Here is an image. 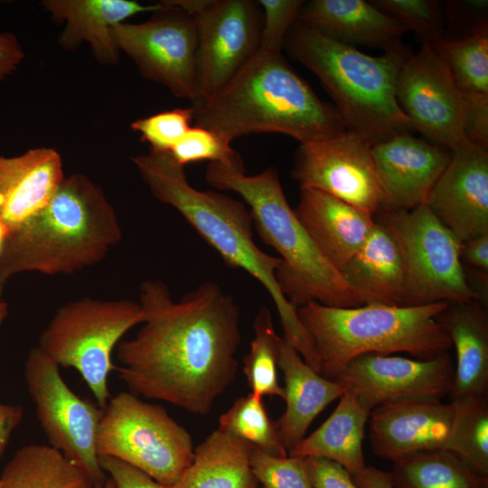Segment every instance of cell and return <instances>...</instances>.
Here are the masks:
<instances>
[{"label": "cell", "instance_id": "6da1fadb", "mask_svg": "<svg viewBox=\"0 0 488 488\" xmlns=\"http://www.w3.org/2000/svg\"><path fill=\"white\" fill-rule=\"evenodd\" d=\"M146 319L134 338L117 344V367L129 392L196 415L210 413L236 379L240 311L215 282L174 301L161 280L140 286Z\"/></svg>", "mask_w": 488, "mask_h": 488}, {"label": "cell", "instance_id": "7a4b0ae2", "mask_svg": "<svg viewBox=\"0 0 488 488\" xmlns=\"http://www.w3.org/2000/svg\"><path fill=\"white\" fill-rule=\"evenodd\" d=\"M132 160L157 201L174 208L220 254L227 267L243 269L263 286L276 305L283 338L310 367L318 371L317 355L296 310L277 282L276 272L283 261L256 245L253 220L247 205L224 193L192 187L184 167L169 153L149 150Z\"/></svg>", "mask_w": 488, "mask_h": 488}, {"label": "cell", "instance_id": "3957f363", "mask_svg": "<svg viewBox=\"0 0 488 488\" xmlns=\"http://www.w3.org/2000/svg\"><path fill=\"white\" fill-rule=\"evenodd\" d=\"M191 107L194 126L229 144L260 133L284 134L305 144L346 129L336 108L319 99L281 52L261 49L213 97Z\"/></svg>", "mask_w": 488, "mask_h": 488}, {"label": "cell", "instance_id": "277c9868", "mask_svg": "<svg viewBox=\"0 0 488 488\" xmlns=\"http://www.w3.org/2000/svg\"><path fill=\"white\" fill-rule=\"evenodd\" d=\"M121 239L101 188L83 174L64 177L46 207L8 232L0 251V295L23 272L71 274L95 265Z\"/></svg>", "mask_w": 488, "mask_h": 488}, {"label": "cell", "instance_id": "5b68a950", "mask_svg": "<svg viewBox=\"0 0 488 488\" xmlns=\"http://www.w3.org/2000/svg\"><path fill=\"white\" fill-rule=\"evenodd\" d=\"M283 48L320 80L346 129L371 145L414 129L396 98L398 74L409 55L402 43L371 56L296 21Z\"/></svg>", "mask_w": 488, "mask_h": 488}, {"label": "cell", "instance_id": "8992f818", "mask_svg": "<svg viewBox=\"0 0 488 488\" xmlns=\"http://www.w3.org/2000/svg\"><path fill=\"white\" fill-rule=\"evenodd\" d=\"M205 180L217 190L238 193L249 206L259 237L283 261L276 272L277 282L296 310L311 302L340 308L361 305L299 221L276 167L248 175L244 166L209 163Z\"/></svg>", "mask_w": 488, "mask_h": 488}, {"label": "cell", "instance_id": "52a82bcc", "mask_svg": "<svg viewBox=\"0 0 488 488\" xmlns=\"http://www.w3.org/2000/svg\"><path fill=\"white\" fill-rule=\"evenodd\" d=\"M449 303L340 308L308 303L296 309L318 358L320 374L333 380L352 359L367 353L407 352L418 360L448 353L452 342L436 317Z\"/></svg>", "mask_w": 488, "mask_h": 488}, {"label": "cell", "instance_id": "ba28073f", "mask_svg": "<svg viewBox=\"0 0 488 488\" xmlns=\"http://www.w3.org/2000/svg\"><path fill=\"white\" fill-rule=\"evenodd\" d=\"M145 313L131 299L84 297L60 306L39 336L38 347L59 367L77 370L105 408L108 377L117 370L111 353L121 337L143 324Z\"/></svg>", "mask_w": 488, "mask_h": 488}, {"label": "cell", "instance_id": "9c48e42d", "mask_svg": "<svg viewBox=\"0 0 488 488\" xmlns=\"http://www.w3.org/2000/svg\"><path fill=\"white\" fill-rule=\"evenodd\" d=\"M190 433L156 404L131 392L111 397L96 434L98 456H111L172 488L193 457Z\"/></svg>", "mask_w": 488, "mask_h": 488}, {"label": "cell", "instance_id": "30bf717a", "mask_svg": "<svg viewBox=\"0 0 488 488\" xmlns=\"http://www.w3.org/2000/svg\"><path fill=\"white\" fill-rule=\"evenodd\" d=\"M375 221L396 239L403 261V306L477 301L460 259L461 241L427 204L408 211H380Z\"/></svg>", "mask_w": 488, "mask_h": 488}, {"label": "cell", "instance_id": "8fae6325", "mask_svg": "<svg viewBox=\"0 0 488 488\" xmlns=\"http://www.w3.org/2000/svg\"><path fill=\"white\" fill-rule=\"evenodd\" d=\"M60 367L38 346L24 362L27 390L49 446L80 467L95 487L108 477L96 453V434L104 408L75 394L65 383Z\"/></svg>", "mask_w": 488, "mask_h": 488}, {"label": "cell", "instance_id": "7c38bea8", "mask_svg": "<svg viewBox=\"0 0 488 488\" xmlns=\"http://www.w3.org/2000/svg\"><path fill=\"white\" fill-rule=\"evenodd\" d=\"M198 32L197 88L192 106L221 90L260 48L262 11L250 0H167Z\"/></svg>", "mask_w": 488, "mask_h": 488}, {"label": "cell", "instance_id": "4fadbf2b", "mask_svg": "<svg viewBox=\"0 0 488 488\" xmlns=\"http://www.w3.org/2000/svg\"><path fill=\"white\" fill-rule=\"evenodd\" d=\"M141 23H120L112 36L141 75L165 86L177 99L196 98L198 32L194 19L167 0Z\"/></svg>", "mask_w": 488, "mask_h": 488}, {"label": "cell", "instance_id": "5bb4252c", "mask_svg": "<svg viewBox=\"0 0 488 488\" xmlns=\"http://www.w3.org/2000/svg\"><path fill=\"white\" fill-rule=\"evenodd\" d=\"M396 98L414 129L434 145L454 150L466 138L467 100L446 61L430 43L409 53L398 74Z\"/></svg>", "mask_w": 488, "mask_h": 488}, {"label": "cell", "instance_id": "9a60e30c", "mask_svg": "<svg viewBox=\"0 0 488 488\" xmlns=\"http://www.w3.org/2000/svg\"><path fill=\"white\" fill-rule=\"evenodd\" d=\"M371 147L347 129L300 144L292 178L301 188L322 191L374 216L380 210L381 196Z\"/></svg>", "mask_w": 488, "mask_h": 488}, {"label": "cell", "instance_id": "2e32d148", "mask_svg": "<svg viewBox=\"0 0 488 488\" xmlns=\"http://www.w3.org/2000/svg\"><path fill=\"white\" fill-rule=\"evenodd\" d=\"M454 373L448 353L431 360L367 353L348 361L332 380L354 392L371 412L389 403L441 400L453 390Z\"/></svg>", "mask_w": 488, "mask_h": 488}, {"label": "cell", "instance_id": "e0dca14e", "mask_svg": "<svg viewBox=\"0 0 488 488\" xmlns=\"http://www.w3.org/2000/svg\"><path fill=\"white\" fill-rule=\"evenodd\" d=\"M426 204L461 242L488 233V149L465 139L452 150Z\"/></svg>", "mask_w": 488, "mask_h": 488}, {"label": "cell", "instance_id": "ac0fdd59", "mask_svg": "<svg viewBox=\"0 0 488 488\" xmlns=\"http://www.w3.org/2000/svg\"><path fill=\"white\" fill-rule=\"evenodd\" d=\"M457 418L455 401L425 399L379 406L368 419L372 451L391 462L423 451L452 452Z\"/></svg>", "mask_w": 488, "mask_h": 488}, {"label": "cell", "instance_id": "d6986e66", "mask_svg": "<svg viewBox=\"0 0 488 488\" xmlns=\"http://www.w3.org/2000/svg\"><path fill=\"white\" fill-rule=\"evenodd\" d=\"M371 155L380 211H408L427 203L451 151L404 132L372 145Z\"/></svg>", "mask_w": 488, "mask_h": 488}, {"label": "cell", "instance_id": "ffe728a7", "mask_svg": "<svg viewBox=\"0 0 488 488\" xmlns=\"http://www.w3.org/2000/svg\"><path fill=\"white\" fill-rule=\"evenodd\" d=\"M63 179L61 157L52 148L0 155V221L9 231L18 228L48 205Z\"/></svg>", "mask_w": 488, "mask_h": 488}, {"label": "cell", "instance_id": "44dd1931", "mask_svg": "<svg viewBox=\"0 0 488 488\" xmlns=\"http://www.w3.org/2000/svg\"><path fill=\"white\" fill-rule=\"evenodd\" d=\"M294 210L315 246L340 272L375 225L371 214L311 188H301Z\"/></svg>", "mask_w": 488, "mask_h": 488}, {"label": "cell", "instance_id": "7402d4cb", "mask_svg": "<svg viewBox=\"0 0 488 488\" xmlns=\"http://www.w3.org/2000/svg\"><path fill=\"white\" fill-rule=\"evenodd\" d=\"M42 5L55 21L65 23L58 38L62 49L72 51L87 42L98 62L113 65L119 59L112 36L113 26L135 14L153 13L162 4L143 5L133 0H45Z\"/></svg>", "mask_w": 488, "mask_h": 488}, {"label": "cell", "instance_id": "603a6c76", "mask_svg": "<svg viewBox=\"0 0 488 488\" xmlns=\"http://www.w3.org/2000/svg\"><path fill=\"white\" fill-rule=\"evenodd\" d=\"M277 365L285 379L286 408L275 421V426L289 453L305 437L314 419L329 404L340 399L346 387L311 368L283 337Z\"/></svg>", "mask_w": 488, "mask_h": 488}, {"label": "cell", "instance_id": "cb8c5ba5", "mask_svg": "<svg viewBox=\"0 0 488 488\" xmlns=\"http://www.w3.org/2000/svg\"><path fill=\"white\" fill-rule=\"evenodd\" d=\"M297 21L340 42L385 51L399 45L408 31L396 19L363 0H312L303 4Z\"/></svg>", "mask_w": 488, "mask_h": 488}, {"label": "cell", "instance_id": "d4e9b609", "mask_svg": "<svg viewBox=\"0 0 488 488\" xmlns=\"http://www.w3.org/2000/svg\"><path fill=\"white\" fill-rule=\"evenodd\" d=\"M361 305L403 306L404 268L399 245L382 223L375 225L341 271Z\"/></svg>", "mask_w": 488, "mask_h": 488}, {"label": "cell", "instance_id": "484cf974", "mask_svg": "<svg viewBox=\"0 0 488 488\" xmlns=\"http://www.w3.org/2000/svg\"><path fill=\"white\" fill-rule=\"evenodd\" d=\"M485 310L475 300L449 303L436 317L456 352L452 400L487 395L488 318Z\"/></svg>", "mask_w": 488, "mask_h": 488}, {"label": "cell", "instance_id": "4316f807", "mask_svg": "<svg viewBox=\"0 0 488 488\" xmlns=\"http://www.w3.org/2000/svg\"><path fill=\"white\" fill-rule=\"evenodd\" d=\"M371 412L346 389L329 418L289 453L296 457H322L343 466L351 475L365 466L362 451L365 425Z\"/></svg>", "mask_w": 488, "mask_h": 488}, {"label": "cell", "instance_id": "83f0119b", "mask_svg": "<svg viewBox=\"0 0 488 488\" xmlns=\"http://www.w3.org/2000/svg\"><path fill=\"white\" fill-rule=\"evenodd\" d=\"M251 446L217 428L194 448L191 464L172 488H258Z\"/></svg>", "mask_w": 488, "mask_h": 488}, {"label": "cell", "instance_id": "f1b7e54d", "mask_svg": "<svg viewBox=\"0 0 488 488\" xmlns=\"http://www.w3.org/2000/svg\"><path fill=\"white\" fill-rule=\"evenodd\" d=\"M1 488H95L89 475L50 446H21L5 465Z\"/></svg>", "mask_w": 488, "mask_h": 488}, {"label": "cell", "instance_id": "f546056e", "mask_svg": "<svg viewBox=\"0 0 488 488\" xmlns=\"http://www.w3.org/2000/svg\"><path fill=\"white\" fill-rule=\"evenodd\" d=\"M395 488H488V476L474 471L448 450L410 454L393 462L389 472Z\"/></svg>", "mask_w": 488, "mask_h": 488}, {"label": "cell", "instance_id": "4dcf8cb0", "mask_svg": "<svg viewBox=\"0 0 488 488\" xmlns=\"http://www.w3.org/2000/svg\"><path fill=\"white\" fill-rule=\"evenodd\" d=\"M446 61L466 100L488 98V26L482 20L461 37L443 38L431 44Z\"/></svg>", "mask_w": 488, "mask_h": 488}, {"label": "cell", "instance_id": "1f68e13d", "mask_svg": "<svg viewBox=\"0 0 488 488\" xmlns=\"http://www.w3.org/2000/svg\"><path fill=\"white\" fill-rule=\"evenodd\" d=\"M254 337L243 357V372L251 392L284 399L285 392L277 380V361L281 338L277 333L270 310L262 306L253 323Z\"/></svg>", "mask_w": 488, "mask_h": 488}, {"label": "cell", "instance_id": "d6a6232c", "mask_svg": "<svg viewBox=\"0 0 488 488\" xmlns=\"http://www.w3.org/2000/svg\"><path fill=\"white\" fill-rule=\"evenodd\" d=\"M219 429L274 455L286 456L275 421L267 414L262 397L252 392L237 399L219 418Z\"/></svg>", "mask_w": 488, "mask_h": 488}, {"label": "cell", "instance_id": "836d02e7", "mask_svg": "<svg viewBox=\"0 0 488 488\" xmlns=\"http://www.w3.org/2000/svg\"><path fill=\"white\" fill-rule=\"evenodd\" d=\"M452 401L458 406L452 452L488 476V395Z\"/></svg>", "mask_w": 488, "mask_h": 488}, {"label": "cell", "instance_id": "e575fe53", "mask_svg": "<svg viewBox=\"0 0 488 488\" xmlns=\"http://www.w3.org/2000/svg\"><path fill=\"white\" fill-rule=\"evenodd\" d=\"M378 9L412 30L423 43L433 44L444 38L440 5L433 0H374Z\"/></svg>", "mask_w": 488, "mask_h": 488}, {"label": "cell", "instance_id": "d590c367", "mask_svg": "<svg viewBox=\"0 0 488 488\" xmlns=\"http://www.w3.org/2000/svg\"><path fill=\"white\" fill-rule=\"evenodd\" d=\"M169 154L182 166L208 160L227 165L244 166L240 155L212 131L191 127Z\"/></svg>", "mask_w": 488, "mask_h": 488}, {"label": "cell", "instance_id": "8d00e7d4", "mask_svg": "<svg viewBox=\"0 0 488 488\" xmlns=\"http://www.w3.org/2000/svg\"><path fill=\"white\" fill-rule=\"evenodd\" d=\"M250 466L260 488H314L304 458L274 456L251 446Z\"/></svg>", "mask_w": 488, "mask_h": 488}, {"label": "cell", "instance_id": "74e56055", "mask_svg": "<svg viewBox=\"0 0 488 488\" xmlns=\"http://www.w3.org/2000/svg\"><path fill=\"white\" fill-rule=\"evenodd\" d=\"M192 120V107L174 108L135 120L131 128L140 134L141 140L148 143L151 150L169 153L191 127Z\"/></svg>", "mask_w": 488, "mask_h": 488}, {"label": "cell", "instance_id": "f35d334b", "mask_svg": "<svg viewBox=\"0 0 488 488\" xmlns=\"http://www.w3.org/2000/svg\"><path fill=\"white\" fill-rule=\"evenodd\" d=\"M262 11L261 50L281 52L285 38L291 26L297 21L304 1L259 0Z\"/></svg>", "mask_w": 488, "mask_h": 488}, {"label": "cell", "instance_id": "ab89813d", "mask_svg": "<svg viewBox=\"0 0 488 488\" xmlns=\"http://www.w3.org/2000/svg\"><path fill=\"white\" fill-rule=\"evenodd\" d=\"M314 488H359L341 465L322 457L304 458Z\"/></svg>", "mask_w": 488, "mask_h": 488}, {"label": "cell", "instance_id": "60d3db41", "mask_svg": "<svg viewBox=\"0 0 488 488\" xmlns=\"http://www.w3.org/2000/svg\"><path fill=\"white\" fill-rule=\"evenodd\" d=\"M102 470L107 473L116 488H168L139 469L111 456H98Z\"/></svg>", "mask_w": 488, "mask_h": 488}, {"label": "cell", "instance_id": "b9f144b4", "mask_svg": "<svg viewBox=\"0 0 488 488\" xmlns=\"http://www.w3.org/2000/svg\"><path fill=\"white\" fill-rule=\"evenodd\" d=\"M465 136L488 149V98L467 100Z\"/></svg>", "mask_w": 488, "mask_h": 488}, {"label": "cell", "instance_id": "7bdbcfd3", "mask_svg": "<svg viewBox=\"0 0 488 488\" xmlns=\"http://www.w3.org/2000/svg\"><path fill=\"white\" fill-rule=\"evenodd\" d=\"M23 58L24 52L16 36L0 32V80L12 74Z\"/></svg>", "mask_w": 488, "mask_h": 488}, {"label": "cell", "instance_id": "ee69618b", "mask_svg": "<svg viewBox=\"0 0 488 488\" xmlns=\"http://www.w3.org/2000/svg\"><path fill=\"white\" fill-rule=\"evenodd\" d=\"M460 259L467 267L488 272V233L463 241Z\"/></svg>", "mask_w": 488, "mask_h": 488}, {"label": "cell", "instance_id": "f6af8a7d", "mask_svg": "<svg viewBox=\"0 0 488 488\" xmlns=\"http://www.w3.org/2000/svg\"><path fill=\"white\" fill-rule=\"evenodd\" d=\"M23 409L21 406L0 402V456L5 451L14 430L21 423Z\"/></svg>", "mask_w": 488, "mask_h": 488}, {"label": "cell", "instance_id": "bcb514c9", "mask_svg": "<svg viewBox=\"0 0 488 488\" xmlns=\"http://www.w3.org/2000/svg\"><path fill=\"white\" fill-rule=\"evenodd\" d=\"M351 476L359 488H395L389 472L373 466L366 465L361 472Z\"/></svg>", "mask_w": 488, "mask_h": 488}, {"label": "cell", "instance_id": "7dc6e473", "mask_svg": "<svg viewBox=\"0 0 488 488\" xmlns=\"http://www.w3.org/2000/svg\"><path fill=\"white\" fill-rule=\"evenodd\" d=\"M8 314V305L0 295V327Z\"/></svg>", "mask_w": 488, "mask_h": 488}, {"label": "cell", "instance_id": "c3c4849f", "mask_svg": "<svg viewBox=\"0 0 488 488\" xmlns=\"http://www.w3.org/2000/svg\"><path fill=\"white\" fill-rule=\"evenodd\" d=\"M9 232L8 228L5 226V224L0 221V251L2 249L3 244L5 242V239Z\"/></svg>", "mask_w": 488, "mask_h": 488}, {"label": "cell", "instance_id": "681fc988", "mask_svg": "<svg viewBox=\"0 0 488 488\" xmlns=\"http://www.w3.org/2000/svg\"><path fill=\"white\" fill-rule=\"evenodd\" d=\"M95 488H116V486L114 483L112 482V480L110 478H108L105 483L101 485H98Z\"/></svg>", "mask_w": 488, "mask_h": 488}, {"label": "cell", "instance_id": "f907efd6", "mask_svg": "<svg viewBox=\"0 0 488 488\" xmlns=\"http://www.w3.org/2000/svg\"><path fill=\"white\" fill-rule=\"evenodd\" d=\"M1 488V487H0Z\"/></svg>", "mask_w": 488, "mask_h": 488}]
</instances>
